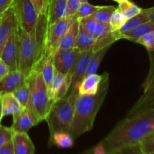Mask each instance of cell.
<instances>
[{"label": "cell", "instance_id": "14", "mask_svg": "<svg viewBox=\"0 0 154 154\" xmlns=\"http://www.w3.org/2000/svg\"><path fill=\"white\" fill-rule=\"evenodd\" d=\"M18 27V22L14 8L8 9L0 18V54L5 43L12 32Z\"/></svg>", "mask_w": 154, "mask_h": 154}, {"label": "cell", "instance_id": "37", "mask_svg": "<svg viewBox=\"0 0 154 154\" xmlns=\"http://www.w3.org/2000/svg\"><path fill=\"white\" fill-rule=\"evenodd\" d=\"M81 154H107V153L103 146L99 143L97 145L93 147V148L90 149L89 150L84 152V153Z\"/></svg>", "mask_w": 154, "mask_h": 154}, {"label": "cell", "instance_id": "20", "mask_svg": "<svg viewBox=\"0 0 154 154\" xmlns=\"http://www.w3.org/2000/svg\"><path fill=\"white\" fill-rule=\"evenodd\" d=\"M102 79V75L97 74L85 77L78 88L79 95H95L98 92Z\"/></svg>", "mask_w": 154, "mask_h": 154}, {"label": "cell", "instance_id": "8", "mask_svg": "<svg viewBox=\"0 0 154 154\" xmlns=\"http://www.w3.org/2000/svg\"><path fill=\"white\" fill-rule=\"evenodd\" d=\"M19 26L15 29L2 49L0 57L8 66L10 72L18 70L19 60Z\"/></svg>", "mask_w": 154, "mask_h": 154}, {"label": "cell", "instance_id": "9", "mask_svg": "<svg viewBox=\"0 0 154 154\" xmlns=\"http://www.w3.org/2000/svg\"><path fill=\"white\" fill-rule=\"evenodd\" d=\"M81 53V51L75 47L70 49L57 50L53 56L54 69L63 75L72 72Z\"/></svg>", "mask_w": 154, "mask_h": 154}, {"label": "cell", "instance_id": "15", "mask_svg": "<svg viewBox=\"0 0 154 154\" xmlns=\"http://www.w3.org/2000/svg\"><path fill=\"white\" fill-rule=\"evenodd\" d=\"M26 77L19 70L10 72L0 79V96L12 93L25 82Z\"/></svg>", "mask_w": 154, "mask_h": 154}, {"label": "cell", "instance_id": "24", "mask_svg": "<svg viewBox=\"0 0 154 154\" xmlns=\"http://www.w3.org/2000/svg\"><path fill=\"white\" fill-rule=\"evenodd\" d=\"M147 22H149L148 16H147V14L145 11V10L142 9L141 13L138 14L136 16L133 17L128 19L124 23V25L120 29L117 30V34H118L119 39H120V35H123V33H126L127 32L131 31V30L134 29L136 27H138V26Z\"/></svg>", "mask_w": 154, "mask_h": 154}, {"label": "cell", "instance_id": "13", "mask_svg": "<svg viewBox=\"0 0 154 154\" xmlns=\"http://www.w3.org/2000/svg\"><path fill=\"white\" fill-rule=\"evenodd\" d=\"M40 123L35 114L29 107H26L17 117L13 118L11 129L14 133H27L33 126Z\"/></svg>", "mask_w": 154, "mask_h": 154}, {"label": "cell", "instance_id": "21", "mask_svg": "<svg viewBox=\"0 0 154 154\" xmlns=\"http://www.w3.org/2000/svg\"><path fill=\"white\" fill-rule=\"evenodd\" d=\"M2 117L12 115L14 118L17 117L24 108L12 93H8L2 96Z\"/></svg>", "mask_w": 154, "mask_h": 154}, {"label": "cell", "instance_id": "4", "mask_svg": "<svg viewBox=\"0 0 154 154\" xmlns=\"http://www.w3.org/2000/svg\"><path fill=\"white\" fill-rule=\"evenodd\" d=\"M64 97L53 102L45 120L49 127L50 135L54 132H69L75 113L78 92L69 91Z\"/></svg>", "mask_w": 154, "mask_h": 154}, {"label": "cell", "instance_id": "42", "mask_svg": "<svg viewBox=\"0 0 154 154\" xmlns=\"http://www.w3.org/2000/svg\"><path fill=\"white\" fill-rule=\"evenodd\" d=\"M2 96H0V125H1V120L2 119Z\"/></svg>", "mask_w": 154, "mask_h": 154}, {"label": "cell", "instance_id": "17", "mask_svg": "<svg viewBox=\"0 0 154 154\" xmlns=\"http://www.w3.org/2000/svg\"><path fill=\"white\" fill-rule=\"evenodd\" d=\"M12 143L14 154H35V145L27 133H14Z\"/></svg>", "mask_w": 154, "mask_h": 154}, {"label": "cell", "instance_id": "16", "mask_svg": "<svg viewBox=\"0 0 154 154\" xmlns=\"http://www.w3.org/2000/svg\"><path fill=\"white\" fill-rule=\"evenodd\" d=\"M79 23L84 29L96 39L105 37L112 32L109 23H102L95 20L90 16L78 20Z\"/></svg>", "mask_w": 154, "mask_h": 154}, {"label": "cell", "instance_id": "35", "mask_svg": "<svg viewBox=\"0 0 154 154\" xmlns=\"http://www.w3.org/2000/svg\"><path fill=\"white\" fill-rule=\"evenodd\" d=\"M14 132L11 128L0 125V147L11 141Z\"/></svg>", "mask_w": 154, "mask_h": 154}, {"label": "cell", "instance_id": "32", "mask_svg": "<svg viewBox=\"0 0 154 154\" xmlns=\"http://www.w3.org/2000/svg\"><path fill=\"white\" fill-rule=\"evenodd\" d=\"M127 20V18L123 14L118 11L117 9L116 8V10L113 12L112 15H111L109 22L112 32H115L120 29L124 25V23Z\"/></svg>", "mask_w": 154, "mask_h": 154}, {"label": "cell", "instance_id": "33", "mask_svg": "<svg viewBox=\"0 0 154 154\" xmlns=\"http://www.w3.org/2000/svg\"><path fill=\"white\" fill-rule=\"evenodd\" d=\"M135 42L145 47L150 54H154V31L141 36L136 39Z\"/></svg>", "mask_w": 154, "mask_h": 154}, {"label": "cell", "instance_id": "12", "mask_svg": "<svg viewBox=\"0 0 154 154\" xmlns=\"http://www.w3.org/2000/svg\"><path fill=\"white\" fill-rule=\"evenodd\" d=\"M72 72L67 75H63L54 69V77L48 93L51 100L55 102L69 93L72 86Z\"/></svg>", "mask_w": 154, "mask_h": 154}, {"label": "cell", "instance_id": "11", "mask_svg": "<svg viewBox=\"0 0 154 154\" xmlns=\"http://www.w3.org/2000/svg\"><path fill=\"white\" fill-rule=\"evenodd\" d=\"M94 50L90 49L88 51H81L78 60L75 63V66L72 72V86L70 91L78 92V88L83 81L86 72L88 69L89 64L95 54Z\"/></svg>", "mask_w": 154, "mask_h": 154}, {"label": "cell", "instance_id": "5", "mask_svg": "<svg viewBox=\"0 0 154 154\" xmlns=\"http://www.w3.org/2000/svg\"><path fill=\"white\" fill-rule=\"evenodd\" d=\"M30 84V98L27 107L30 108L38 117L39 121L45 120L53 101L48 96V89L42 77V72H32L26 77Z\"/></svg>", "mask_w": 154, "mask_h": 154}, {"label": "cell", "instance_id": "29", "mask_svg": "<svg viewBox=\"0 0 154 154\" xmlns=\"http://www.w3.org/2000/svg\"><path fill=\"white\" fill-rule=\"evenodd\" d=\"M115 10L114 6H101L90 17L102 23H109L111 15Z\"/></svg>", "mask_w": 154, "mask_h": 154}, {"label": "cell", "instance_id": "10", "mask_svg": "<svg viewBox=\"0 0 154 154\" xmlns=\"http://www.w3.org/2000/svg\"><path fill=\"white\" fill-rule=\"evenodd\" d=\"M144 90L142 96L135 102L126 117H131L135 114L154 108V70L149 74L144 84Z\"/></svg>", "mask_w": 154, "mask_h": 154}, {"label": "cell", "instance_id": "40", "mask_svg": "<svg viewBox=\"0 0 154 154\" xmlns=\"http://www.w3.org/2000/svg\"><path fill=\"white\" fill-rule=\"evenodd\" d=\"M9 72H10V69H9L8 66L6 65V63L0 57V79L6 76Z\"/></svg>", "mask_w": 154, "mask_h": 154}, {"label": "cell", "instance_id": "6", "mask_svg": "<svg viewBox=\"0 0 154 154\" xmlns=\"http://www.w3.org/2000/svg\"><path fill=\"white\" fill-rule=\"evenodd\" d=\"M12 8L14 10L20 28L30 35L37 37L39 15L32 2L30 0H14Z\"/></svg>", "mask_w": 154, "mask_h": 154}, {"label": "cell", "instance_id": "44", "mask_svg": "<svg viewBox=\"0 0 154 154\" xmlns=\"http://www.w3.org/2000/svg\"><path fill=\"white\" fill-rule=\"evenodd\" d=\"M81 3L87 2H88V0H81Z\"/></svg>", "mask_w": 154, "mask_h": 154}, {"label": "cell", "instance_id": "30", "mask_svg": "<svg viewBox=\"0 0 154 154\" xmlns=\"http://www.w3.org/2000/svg\"><path fill=\"white\" fill-rule=\"evenodd\" d=\"M117 11L123 14L127 19L132 18L140 14L142 9L134 3L131 2L129 0L119 3Z\"/></svg>", "mask_w": 154, "mask_h": 154}, {"label": "cell", "instance_id": "3", "mask_svg": "<svg viewBox=\"0 0 154 154\" xmlns=\"http://www.w3.org/2000/svg\"><path fill=\"white\" fill-rule=\"evenodd\" d=\"M18 70L28 77L32 72H40L45 60V44L36 36L19 27Z\"/></svg>", "mask_w": 154, "mask_h": 154}, {"label": "cell", "instance_id": "23", "mask_svg": "<svg viewBox=\"0 0 154 154\" xmlns=\"http://www.w3.org/2000/svg\"><path fill=\"white\" fill-rule=\"evenodd\" d=\"M74 138L69 132H57L50 135L48 145L56 146L59 148H71L74 146Z\"/></svg>", "mask_w": 154, "mask_h": 154}, {"label": "cell", "instance_id": "26", "mask_svg": "<svg viewBox=\"0 0 154 154\" xmlns=\"http://www.w3.org/2000/svg\"><path fill=\"white\" fill-rule=\"evenodd\" d=\"M41 72H42L43 79L47 86L48 92L49 93L54 73V65H53V56H48V57H45V60H44L43 65H42Z\"/></svg>", "mask_w": 154, "mask_h": 154}, {"label": "cell", "instance_id": "41", "mask_svg": "<svg viewBox=\"0 0 154 154\" xmlns=\"http://www.w3.org/2000/svg\"><path fill=\"white\" fill-rule=\"evenodd\" d=\"M144 10L147 12V16H148L149 18V21H150V22L154 23V6L153 7L150 8L144 9Z\"/></svg>", "mask_w": 154, "mask_h": 154}, {"label": "cell", "instance_id": "28", "mask_svg": "<svg viewBox=\"0 0 154 154\" xmlns=\"http://www.w3.org/2000/svg\"><path fill=\"white\" fill-rule=\"evenodd\" d=\"M109 48L110 47H107V48L99 50V51H96V52L95 53L93 58H92L91 61H90V64H89L88 69H87V72H86L84 78L87 76H89V75H93V74H96V72H97L98 69H99V65H100L102 59L104 58V57L105 56L106 53L108 52Z\"/></svg>", "mask_w": 154, "mask_h": 154}, {"label": "cell", "instance_id": "43", "mask_svg": "<svg viewBox=\"0 0 154 154\" xmlns=\"http://www.w3.org/2000/svg\"><path fill=\"white\" fill-rule=\"evenodd\" d=\"M114 1L117 2H118V3H120V2H123L127 1V0H114Z\"/></svg>", "mask_w": 154, "mask_h": 154}, {"label": "cell", "instance_id": "36", "mask_svg": "<svg viewBox=\"0 0 154 154\" xmlns=\"http://www.w3.org/2000/svg\"><path fill=\"white\" fill-rule=\"evenodd\" d=\"M81 4V0H67V13L66 17H73L78 11Z\"/></svg>", "mask_w": 154, "mask_h": 154}, {"label": "cell", "instance_id": "18", "mask_svg": "<svg viewBox=\"0 0 154 154\" xmlns=\"http://www.w3.org/2000/svg\"><path fill=\"white\" fill-rule=\"evenodd\" d=\"M67 0H51L48 9V25L66 17Z\"/></svg>", "mask_w": 154, "mask_h": 154}, {"label": "cell", "instance_id": "39", "mask_svg": "<svg viewBox=\"0 0 154 154\" xmlns=\"http://www.w3.org/2000/svg\"><path fill=\"white\" fill-rule=\"evenodd\" d=\"M0 154H14V148L12 140L0 147Z\"/></svg>", "mask_w": 154, "mask_h": 154}, {"label": "cell", "instance_id": "25", "mask_svg": "<svg viewBox=\"0 0 154 154\" xmlns=\"http://www.w3.org/2000/svg\"><path fill=\"white\" fill-rule=\"evenodd\" d=\"M152 31H154V23L149 21V22L144 23L138 26V27L131 31L123 33V35H120V39H127L131 42H135V41L139 37Z\"/></svg>", "mask_w": 154, "mask_h": 154}, {"label": "cell", "instance_id": "27", "mask_svg": "<svg viewBox=\"0 0 154 154\" xmlns=\"http://www.w3.org/2000/svg\"><path fill=\"white\" fill-rule=\"evenodd\" d=\"M30 84L27 79H26L25 82L20 87H18L15 91L12 93L13 96L16 98L17 100L20 102L23 108H26L28 105L30 98Z\"/></svg>", "mask_w": 154, "mask_h": 154}, {"label": "cell", "instance_id": "7", "mask_svg": "<svg viewBox=\"0 0 154 154\" xmlns=\"http://www.w3.org/2000/svg\"><path fill=\"white\" fill-rule=\"evenodd\" d=\"M72 17H64L57 22L48 25L45 39V57L48 56H54L58 50L59 44L65 33L69 29Z\"/></svg>", "mask_w": 154, "mask_h": 154}, {"label": "cell", "instance_id": "22", "mask_svg": "<svg viewBox=\"0 0 154 154\" xmlns=\"http://www.w3.org/2000/svg\"><path fill=\"white\" fill-rule=\"evenodd\" d=\"M97 42V39L93 37L91 34L86 31L81 25L79 26V31L77 36L75 48H78L81 51H88L94 49Z\"/></svg>", "mask_w": 154, "mask_h": 154}, {"label": "cell", "instance_id": "38", "mask_svg": "<svg viewBox=\"0 0 154 154\" xmlns=\"http://www.w3.org/2000/svg\"><path fill=\"white\" fill-rule=\"evenodd\" d=\"M14 0H0V17L12 6Z\"/></svg>", "mask_w": 154, "mask_h": 154}, {"label": "cell", "instance_id": "31", "mask_svg": "<svg viewBox=\"0 0 154 154\" xmlns=\"http://www.w3.org/2000/svg\"><path fill=\"white\" fill-rule=\"evenodd\" d=\"M101 6L93 5L90 4L88 2H83L81 4L78 11H77V13L75 14L73 17L79 20L81 19V18L86 17H89L93 14Z\"/></svg>", "mask_w": 154, "mask_h": 154}, {"label": "cell", "instance_id": "2", "mask_svg": "<svg viewBox=\"0 0 154 154\" xmlns=\"http://www.w3.org/2000/svg\"><path fill=\"white\" fill-rule=\"evenodd\" d=\"M109 87V75H102L99 90L95 95H79L75 101V113L69 133L76 139L93 127L95 118L105 101Z\"/></svg>", "mask_w": 154, "mask_h": 154}, {"label": "cell", "instance_id": "19", "mask_svg": "<svg viewBox=\"0 0 154 154\" xmlns=\"http://www.w3.org/2000/svg\"><path fill=\"white\" fill-rule=\"evenodd\" d=\"M79 20L75 17H72V23L64 35L60 40L58 50H66L75 48L77 36L79 31Z\"/></svg>", "mask_w": 154, "mask_h": 154}, {"label": "cell", "instance_id": "45", "mask_svg": "<svg viewBox=\"0 0 154 154\" xmlns=\"http://www.w3.org/2000/svg\"><path fill=\"white\" fill-rule=\"evenodd\" d=\"M0 18H1V17H0Z\"/></svg>", "mask_w": 154, "mask_h": 154}, {"label": "cell", "instance_id": "1", "mask_svg": "<svg viewBox=\"0 0 154 154\" xmlns=\"http://www.w3.org/2000/svg\"><path fill=\"white\" fill-rule=\"evenodd\" d=\"M153 131L154 108H151L119 122L100 144L108 154L121 147L140 144Z\"/></svg>", "mask_w": 154, "mask_h": 154}, {"label": "cell", "instance_id": "34", "mask_svg": "<svg viewBox=\"0 0 154 154\" xmlns=\"http://www.w3.org/2000/svg\"><path fill=\"white\" fill-rule=\"evenodd\" d=\"M108 154H144V153L141 150L140 144H138L121 147Z\"/></svg>", "mask_w": 154, "mask_h": 154}]
</instances>
